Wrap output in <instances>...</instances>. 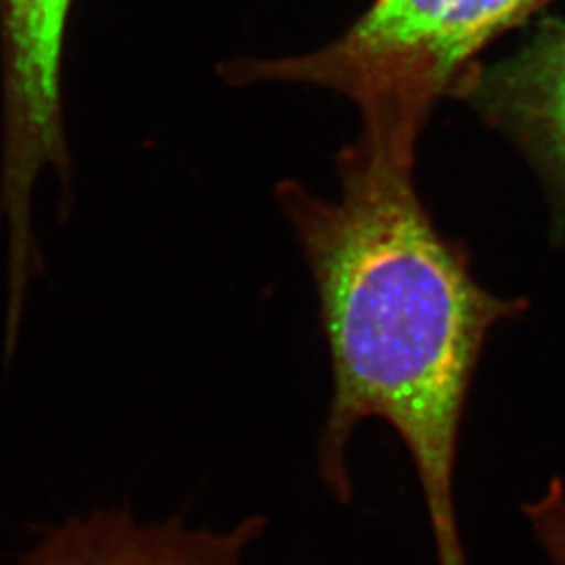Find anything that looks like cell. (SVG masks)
<instances>
[{
	"instance_id": "3957f363",
	"label": "cell",
	"mask_w": 565,
	"mask_h": 565,
	"mask_svg": "<svg viewBox=\"0 0 565 565\" xmlns=\"http://www.w3.org/2000/svg\"><path fill=\"white\" fill-rule=\"evenodd\" d=\"M74 0H0L4 49L2 210L9 223V315L39 270L32 193L42 172L65 168L61 60Z\"/></svg>"
},
{
	"instance_id": "7a4b0ae2",
	"label": "cell",
	"mask_w": 565,
	"mask_h": 565,
	"mask_svg": "<svg viewBox=\"0 0 565 565\" xmlns=\"http://www.w3.org/2000/svg\"><path fill=\"white\" fill-rule=\"evenodd\" d=\"M541 0H375L333 46L287 61L282 78L319 82L356 102L431 97L486 42Z\"/></svg>"
},
{
	"instance_id": "5b68a950",
	"label": "cell",
	"mask_w": 565,
	"mask_h": 565,
	"mask_svg": "<svg viewBox=\"0 0 565 565\" xmlns=\"http://www.w3.org/2000/svg\"><path fill=\"white\" fill-rule=\"evenodd\" d=\"M525 102L530 111L536 116V124L543 132L546 153L559 191L564 198L565 214V23L551 28L534 53L524 65ZM562 243L565 247V216L562 218Z\"/></svg>"
},
{
	"instance_id": "6da1fadb",
	"label": "cell",
	"mask_w": 565,
	"mask_h": 565,
	"mask_svg": "<svg viewBox=\"0 0 565 565\" xmlns=\"http://www.w3.org/2000/svg\"><path fill=\"white\" fill-rule=\"evenodd\" d=\"M369 130L340 168V195L281 186L282 210L308 266L331 398L317 473L352 505L350 450L366 422L403 443L424 497L438 565H471L457 509L465 408L492 333L524 319L530 300L476 279L463 243L431 221L413 179L419 107H364Z\"/></svg>"
},
{
	"instance_id": "8992f818",
	"label": "cell",
	"mask_w": 565,
	"mask_h": 565,
	"mask_svg": "<svg viewBox=\"0 0 565 565\" xmlns=\"http://www.w3.org/2000/svg\"><path fill=\"white\" fill-rule=\"evenodd\" d=\"M525 524L551 565H565V490L555 488L525 511Z\"/></svg>"
},
{
	"instance_id": "277c9868",
	"label": "cell",
	"mask_w": 565,
	"mask_h": 565,
	"mask_svg": "<svg viewBox=\"0 0 565 565\" xmlns=\"http://www.w3.org/2000/svg\"><path fill=\"white\" fill-rule=\"evenodd\" d=\"M266 518L214 532L179 518L137 524L128 511H95L49 530L20 565H243L266 532Z\"/></svg>"
}]
</instances>
